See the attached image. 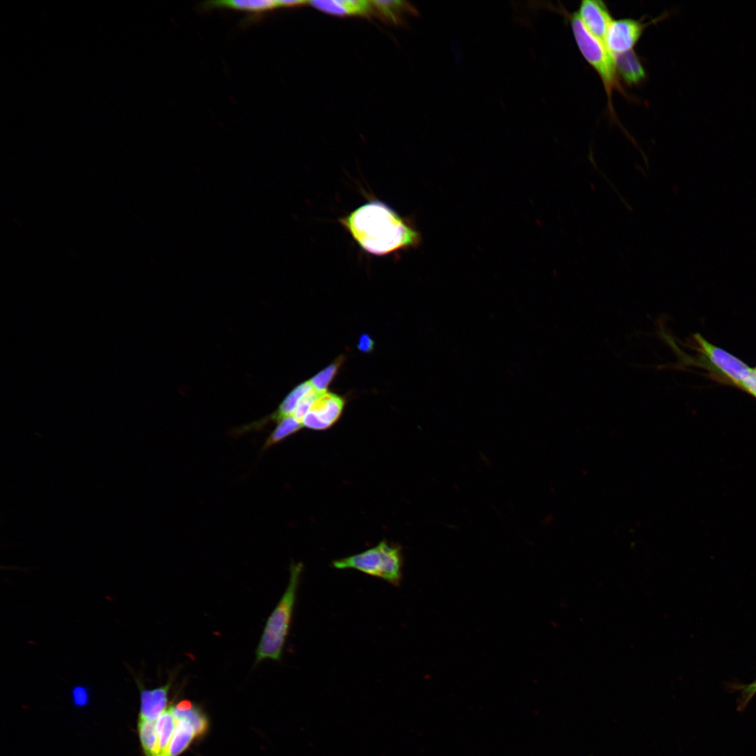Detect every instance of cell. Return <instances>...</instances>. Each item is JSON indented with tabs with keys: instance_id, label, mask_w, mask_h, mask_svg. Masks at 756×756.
<instances>
[{
	"instance_id": "obj_3",
	"label": "cell",
	"mask_w": 756,
	"mask_h": 756,
	"mask_svg": "<svg viewBox=\"0 0 756 756\" xmlns=\"http://www.w3.org/2000/svg\"><path fill=\"white\" fill-rule=\"evenodd\" d=\"M337 569H353L382 579L398 587L402 580L403 558L401 549L386 540L360 553L332 561Z\"/></svg>"
},
{
	"instance_id": "obj_25",
	"label": "cell",
	"mask_w": 756,
	"mask_h": 756,
	"mask_svg": "<svg viewBox=\"0 0 756 756\" xmlns=\"http://www.w3.org/2000/svg\"></svg>"
},
{
	"instance_id": "obj_9",
	"label": "cell",
	"mask_w": 756,
	"mask_h": 756,
	"mask_svg": "<svg viewBox=\"0 0 756 756\" xmlns=\"http://www.w3.org/2000/svg\"><path fill=\"white\" fill-rule=\"evenodd\" d=\"M171 682L141 691L140 718L155 721L167 709Z\"/></svg>"
},
{
	"instance_id": "obj_6",
	"label": "cell",
	"mask_w": 756,
	"mask_h": 756,
	"mask_svg": "<svg viewBox=\"0 0 756 756\" xmlns=\"http://www.w3.org/2000/svg\"><path fill=\"white\" fill-rule=\"evenodd\" d=\"M345 405L346 399L337 393H319L302 419L303 427L314 430L330 428L341 417Z\"/></svg>"
},
{
	"instance_id": "obj_13",
	"label": "cell",
	"mask_w": 756,
	"mask_h": 756,
	"mask_svg": "<svg viewBox=\"0 0 756 756\" xmlns=\"http://www.w3.org/2000/svg\"><path fill=\"white\" fill-rule=\"evenodd\" d=\"M171 708L175 719L185 720L192 726L196 736H201L206 733L208 728L207 718L191 701L182 700Z\"/></svg>"
},
{
	"instance_id": "obj_5",
	"label": "cell",
	"mask_w": 756,
	"mask_h": 756,
	"mask_svg": "<svg viewBox=\"0 0 756 756\" xmlns=\"http://www.w3.org/2000/svg\"><path fill=\"white\" fill-rule=\"evenodd\" d=\"M568 17L577 46L584 58L600 76L612 109V92L615 90L620 89L614 56L604 43L587 29L577 13Z\"/></svg>"
},
{
	"instance_id": "obj_16",
	"label": "cell",
	"mask_w": 756,
	"mask_h": 756,
	"mask_svg": "<svg viewBox=\"0 0 756 756\" xmlns=\"http://www.w3.org/2000/svg\"><path fill=\"white\" fill-rule=\"evenodd\" d=\"M303 428L302 424L293 416H288L276 423L274 429L266 439L262 450L265 451L279 444Z\"/></svg>"
},
{
	"instance_id": "obj_17",
	"label": "cell",
	"mask_w": 756,
	"mask_h": 756,
	"mask_svg": "<svg viewBox=\"0 0 756 756\" xmlns=\"http://www.w3.org/2000/svg\"><path fill=\"white\" fill-rule=\"evenodd\" d=\"M138 731L145 755L158 756L159 742L155 722L139 718Z\"/></svg>"
},
{
	"instance_id": "obj_18",
	"label": "cell",
	"mask_w": 756,
	"mask_h": 756,
	"mask_svg": "<svg viewBox=\"0 0 756 756\" xmlns=\"http://www.w3.org/2000/svg\"><path fill=\"white\" fill-rule=\"evenodd\" d=\"M346 360L344 354L340 355L325 368L314 374L309 382L318 393L328 391V386L335 379Z\"/></svg>"
},
{
	"instance_id": "obj_15",
	"label": "cell",
	"mask_w": 756,
	"mask_h": 756,
	"mask_svg": "<svg viewBox=\"0 0 756 756\" xmlns=\"http://www.w3.org/2000/svg\"><path fill=\"white\" fill-rule=\"evenodd\" d=\"M155 727L158 736V756H167L170 741L176 727V720L172 708H167L156 720Z\"/></svg>"
},
{
	"instance_id": "obj_14",
	"label": "cell",
	"mask_w": 756,
	"mask_h": 756,
	"mask_svg": "<svg viewBox=\"0 0 756 756\" xmlns=\"http://www.w3.org/2000/svg\"><path fill=\"white\" fill-rule=\"evenodd\" d=\"M176 720V727L170 741L167 756H178L196 736L192 726L186 720Z\"/></svg>"
},
{
	"instance_id": "obj_12",
	"label": "cell",
	"mask_w": 756,
	"mask_h": 756,
	"mask_svg": "<svg viewBox=\"0 0 756 756\" xmlns=\"http://www.w3.org/2000/svg\"><path fill=\"white\" fill-rule=\"evenodd\" d=\"M205 9L227 8L251 13L260 14L279 7L278 1L272 0H221L202 4Z\"/></svg>"
},
{
	"instance_id": "obj_24",
	"label": "cell",
	"mask_w": 756,
	"mask_h": 756,
	"mask_svg": "<svg viewBox=\"0 0 756 756\" xmlns=\"http://www.w3.org/2000/svg\"><path fill=\"white\" fill-rule=\"evenodd\" d=\"M755 371H756V367H755Z\"/></svg>"
},
{
	"instance_id": "obj_19",
	"label": "cell",
	"mask_w": 756,
	"mask_h": 756,
	"mask_svg": "<svg viewBox=\"0 0 756 756\" xmlns=\"http://www.w3.org/2000/svg\"><path fill=\"white\" fill-rule=\"evenodd\" d=\"M373 9L378 10L382 15L392 20L396 21L407 8L410 6L402 1H371Z\"/></svg>"
},
{
	"instance_id": "obj_7",
	"label": "cell",
	"mask_w": 756,
	"mask_h": 756,
	"mask_svg": "<svg viewBox=\"0 0 756 756\" xmlns=\"http://www.w3.org/2000/svg\"><path fill=\"white\" fill-rule=\"evenodd\" d=\"M647 25L630 18L612 20L606 33L605 46L612 55L630 51L640 39Z\"/></svg>"
},
{
	"instance_id": "obj_20",
	"label": "cell",
	"mask_w": 756,
	"mask_h": 756,
	"mask_svg": "<svg viewBox=\"0 0 756 756\" xmlns=\"http://www.w3.org/2000/svg\"><path fill=\"white\" fill-rule=\"evenodd\" d=\"M736 689L741 694L738 708L743 709L756 694V679L749 684L738 685Z\"/></svg>"
},
{
	"instance_id": "obj_8",
	"label": "cell",
	"mask_w": 756,
	"mask_h": 756,
	"mask_svg": "<svg viewBox=\"0 0 756 756\" xmlns=\"http://www.w3.org/2000/svg\"><path fill=\"white\" fill-rule=\"evenodd\" d=\"M577 14L587 29L604 43L608 29L613 20L606 4L600 0L582 1Z\"/></svg>"
},
{
	"instance_id": "obj_21",
	"label": "cell",
	"mask_w": 756,
	"mask_h": 756,
	"mask_svg": "<svg viewBox=\"0 0 756 756\" xmlns=\"http://www.w3.org/2000/svg\"><path fill=\"white\" fill-rule=\"evenodd\" d=\"M357 347L360 352L370 354L374 350V341L369 334L363 332L358 337Z\"/></svg>"
},
{
	"instance_id": "obj_1",
	"label": "cell",
	"mask_w": 756,
	"mask_h": 756,
	"mask_svg": "<svg viewBox=\"0 0 756 756\" xmlns=\"http://www.w3.org/2000/svg\"><path fill=\"white\" fill-rule=\"evenodd\" d=\"M338 221L364 252L373 255L398 253L421 243L413 221L379 200L368 201Z\"/></svg>"
},
{
	"instance_id": "obj_11",
	"label": "cell",
	"mask_w": 756,
	"mask_h": 756,
	"mask_svg": "<svg viewBox=\"0 0 756 756\" xmlns=\"http://www.w3.org/2000/svg\"><path fill=\"white\" fill-rule=\"evenodd\" d=\"M613 56L617 76L626 84L638 85L645 80V68L634 50Z\"/></svg>"
},
{
	"instance_id": "obj_10",
	"label": "cell",
	"mask_w": 756,
	"mask_h": 756,
	"mask_svg": "<svg viewBox=\"0 0 756 756\" xmlns=\"http://www.w3.org/2000/svg\"><path fill=\"white\" fill-rule=\"evenodd\" d=\"M318 10L337 16L365 15L373 10L371 1L330 0L309 2Z\"/></svg>"
},
{
	"instance_id": "obj_4",
	"label": "cell",
	"mask_w": 756,
	"mask_h": 756,
	"mask_svg": "<svg viewBox=\"0 0 756 756\" xmlns=\"http://www.w3.org/2000/svg\"><path fill=\"white\" fill-rule=\"evenodd\" d=\"M694 339L699 352L695 365L707 370L717 380L743 390L756 374L755 368L749 367L726 350L710 343L700 334L694 335Z\"/></svg>"
},
{
	"instance_id": "obj_23",
	"label": "cell",
	"mask_w": 756,
	"mask_h": 756,
	"mask_svg": "<svg viewBox=\"0 0 756 756\" xmlns=\"http://www.w3.org/2000/svg\"><path fill=\"white\" fill-rule=\"evenodd\" d=\"M279 7H293L308 4L307 1H278Z\"/></svg>"
},
{
	"instance_id": "obj_2",
	"label": "cell",
	"mask_w": 756,
	"mask_h": 756,
	"mask_svg": "<svg viewBox=\"0 0 756 756\" xmlns=\"http://www.w3.org/2000/svg\"><path fill=\"white\" fill-rule=\"evenodd\" d=\"M303 564L292 563L288 585L268 617L255 653V665L270 659L279 662L291 625Z\"/></svg>"
},
{
	"instance_id": "obj_22",
	"label": "cell",
	"mask_w": 756,
	"mask_h": 756,
	"mask_svg": "<svg viewBox=\"0 0 756 756\" xmlns=\"http://www.w3.org/2000/svg\"><path fill=\"white\" fill-rule=\"evenodd\" d=\"M72 694L74 704L76 706H83L88 702V692L84 687L80 686L75 687Z\"/></svg>"
}]
</instances>
